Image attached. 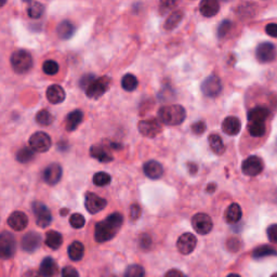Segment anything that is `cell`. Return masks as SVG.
<instances>
[{
  "label": "cell",
  "mask_w": 277,
  "mask_h": 277,
  "mask_svg": "<svg viewBox=\"0 0 277 277\" xmlns=\"http://www.w3.org/2000/svg\"><path fill=\"white\" fill-rule=\"evenodd\" d=\"M94 79H95L94 75H92V74H87V75H85V76L80 79L79 85H80V87H81L82 89H85V90H86V89L88 88V86H89L90 84H91V82H92Z\"/></svg>",
  "instance_id": "7dc6e473"
},
{
  "label": "cell",
  "mask_w": 277,
  "mask_h": 277,
  "mask_svg": "<svg viewBox=\"0 0 277 277\" xmlns=\"http://www.w3.org/2000/svg\"><path fill=\"white\" fill-rule=\"evenodd\" d=\"M8 224L9 227L14 231H23L26 229L28 224V218L27 215L22 211H14L10 214L8 218Z\"/></svg>",
  "instance_id": "e0dca14e"
},
{
  "label": "cell",
  "mask_w": 277,
  "mask_h": 277,
  "mask_svg": "<svg viewBox=\"0 0 277 277\" xmlns=\"http://www.w3.org/2000/svg\"><path fill=\"white\" fill-rule=\"evenodd\" d=\"M265 33L273 37V38H277V24L276 23H269L265 26Z\"/></svg>",
  "instance_id": "681fc988"
},
{
  "label": "cell",
  "mask_w": 277,
  "mask_h": 277,
  "mask_svg": "<svg viewBox=\"0 0 277 277\" xmlns=\"http://www.w3.org/2000/svg\"><path fill=\"white\" fill-rule=\"evenodd\" d=\"M141 213H142V209H141L140 205H138V204L131 205V207H130V219L132 221L138 220L141 216Z\"/></svg>",
  "instance_id": "bcb514c9"
},
{
  "label": "cell",
  "mask_w": 277,
  "mask_h": 277,
  "mask_svg": "<svg viewBox=\"0 0 277 277\" xmlns=\"http://www.w3.org/2000/svg\"><path fill=\"white\" fill-rule=\"evenodd\" d=\"M177 5V3L175 2H163L160 4V11L161 13H166V11H168V8L170 10V8L172 6H175Z\"/></svg>",
  "instance_id": "816d5d0a"
},
{
  "label": "cell",
  "mask_w": 277,
  "mask_h": 277,
  "mask_svg": "<svg viewBox=\"0 0 277 277\" xmlns=\"http://www.w3.org/2000/svg\"><path fill=\"white\" fill-rule=\"evenodd\" d=\"M256 58L260 63H271L276 59V47L272 42H261L256 49Z\"/></svg>",
  "instance_id": "8fae6325"
},
{
  "label": "cell",
  "mask_w": 277,
  "mask_h": 277,
  "mask_svg": "<svg viewBox=\"0 0 277 277\" xmlns=\"http://www.w3.org/2000/svg\"><path fill=\"white\" fill-rule=\"evenodd\" d=\"M11 65L14 72L25 74L33 67L32 54L26 50H18L11 56Z\"/></svg>",
  "instance_id": "3957f363"
},
{
  "label": "cell",
  "mask_w": 277,
  "mask_h": 277,
  "mask_svg": "<svg viewBox=\"0 0 277 277\" xmlns=\"http://www.w3.org/2000/svg\"><path fill=\"white\" fill-rule=\"evenodd\" d=\"M265 130V124L263 123H249L248 125V131L250 133V136L253 138L263 137Z\"/></svg>",
  "instance_id": "d590c367"
},
{
  "label": "cell",
  "mask_w": 277,
  "mask_h": 277,
  "mask_svg": "<svg viewBox=\"0 0 277 277\" xmlns=\"http://www.w3.org/2000/svg\"><path fill=\"white\" fill-rule=\"evenodd\" d=\"M124 223V216L122 213L114 212L109 214L105 220L95 224L94 239L98 243H105L113 239L118 231L121 230Z\"/></svg>",
  "instance_id": "6da1fadb"
},
{
  "label": "cell",
  "mask_w": 277,
  "mask_h": 277,
  "mask_svg": "<svg viewBox=\"0 0 277 277\" xmlns=\"http://www.w3.org/2000/svg\"><path fill=\"white\" fill-rule=\"evenodd\" d=\"M206 128H207L206 123L203 122V121H199V122H197L195 124H193L192 127H191L193 133L197 134V136H200V134H203L206 131Z\"/></svg>",
  "instance_id": "7bdbcfd3"
},
{
  "label": "cell",
  "mask_w": 277,
  "mask_h": 277,
  "mask_svg": "<svg viewBox=\"0 0 277 277\" xmlns=\"http://www.w3.org/2000/svg\"><path fill=\"white\" fill-rule=\"evenodd\" d=\"M110 84L112 79L108 76L95 78L85 90L86 94L90 99H100L102 95H104V93H106L108 91Z\"/></svg>",
  "instance_id": "277c9868"
},
{
  "label": "cell",
  "mask_w": 277,
  "mask_h": 277,
  "mask_svg": "<svg viewBox=\"0 0 277 277\" xmlns=\"http://www.w3.org/2000/svg\"><path fill=\"white\" fill-rule=\"evenodd\" d=\"M35 157V152L31 147H23L17 153L16 158L21 163H27L32 161Z\"/></svg>",
  "instance_id": "e575fe53"
},
{
  "label": "cell",
  "mask_w": 277,
  "mask_h": 277,
  "mask_svg": "<svg viewBox=\"0 0 277 277\" xmlns=\"http://www.w3.org/2000/svg\"><path fill=\"white\" fill-rule=\"evenodd\" d=\"M67 252L72 261H80L85 254V247L80 242H74L70 245Z\"/></svg>",
  "instance_id": "f546056e"
},
{
  "label": "cell",
  "mask_w": 277,
  "mask_h": 277,
  "mask_svg": "<svg viewBox=\"0 0 277 277\" xmlns=\"http://www.w3.org/2000/svg\"><path fill=\"white\" fill-rule=\"evenodd\" d=\"M42 242V238L40 234L36 233V232H28L22 238V248L26 252H34L39 248Z\"/></svg>",
  "instance_id": "2e32d148"
},
{
  "label": "cell",
  "mask_w": 277,
  "mask_h": 277,
  "mask_svg": "<svg viewBox=\"0 0 277 277\" xmlns=\"http://www.w3.org/2000/svg\"><path fill=\"white\" fill-rule=\"evenodd\" d=\"M107 201L103 197H100L94 193H87L85 196V207L87 211L91 214H95L102 211L106 207Z\"/></svg>",
  "instance_id": "4fadbf2b"
},
{
  "label": "cell",
  "mask_w": 277,
  "mask_h": 277,
  "mask_svg": "<svg viewBox=\"0 0 277 277\" xmlns=\"http://www.w3.org/2000/svg\"><path fill=\"white\" fill-rule=\"evenodd\" d=\"M70 223L74 229H82L86 224V219L80 213H73L70 218Z\"/></svg>",
  "instance_id": "60d3db41"
},
{
  "label": "cell",
  "mask_w": 277,
  "mask_h": 277,
  "mask_svg": "<svg viewBox=\"0 0 277 277\" xmlns=\"http://www.w3.org/2000/svg\"><path fill=\"white\" fill-rule=\"evenodd\" d=\"M193 229L196 231L199 235H207L211 232L213 228V223L210 216L207 213H196L192 218Z\"/></svg>",
  "instance_id": "9c48e42d"
},
{
  "label": "cell",
  "mask_w": 277,
  "mask_h": 277,
  "mask_svg": "<svg viewBox=\"0 0 277 277\" xmlns=\"http://www.w3.org/2000/svg\"><path fill=\"white\" fill-rule=\"evenodd\" d=\"M272 256H277V251L271 246L263 245L260 246L258 248H256L252 252V258L253 259H263L266 257H272Z\"/></svg>",
  "instance_id": "1f68e13d"
},
{
  "label": "cell",
  "mask_w": 277,
  "mask_h": 277,
  "mask_svg": "<svg viewBox=\"0 0 277 277\" xmlns=\"http://www.w3.org/2000/svg\"><path fill=\"white\" fill-rule=\"evenodd\" d=\"M215 189H216V184L210 183V184H208V186H207V192L208 193H214Z\"/></svg>",
  "instance_id": "11a10c76"
},
{
  "label": "cell",
  "mask_w": 277,
  "mask_h": 277,
  "mask_svg": "<svg viewBox=\"0 0 277 277\" xmlns=\"http://www.w3.org/2000/svg\"><path fill=\"white\" fill-rule=\"evenodd\" d=\"M52 145L51 138L49 134L42 131L35 132L29 139V146L34 152L37 153H46L48 152Z\"/></svg>",
  "instance_id": "52a82bcc"
},
{
  "label": "cell",
  "mask_w": 277,
  "mask_h": 277,
  "mask_svg": "<svg viewBox=\"0 0 277 277\" xmlns=\"http://www.w3.org/2000/svg\"><path fill=\"white\" fill-rule=\"evenodd\" d=\"M124 277H145V271L141 265L132 264L127 267Z\"/></svg>",
  "instance_id": "74e56055"
},
{
  "label": "cell",
  "mask_w": 277,
  "mask_h": 277,
  "mask_svg": "<svg viewBox=\"0 0 277 277\" xmlns=\"http://www.w3.org/2000/svg\"><path fill=\"white\" fill-rule=\"evenodd\" d=\"M242 129V122L235 116H229L222 123V130L228 136H237Z\"/></svg>",
  "instance_id": "ac0fdd59"
},
{
  "label": "cell",
  "mask_w": 277,
  "mask_h": 277,
  "mask_svg": "<svg viewBox=\"0 0 277 277\" xmlns=\"http://www.w3.org/2000/svg\"><path fill=\"white\" fill-rule=\"evenodd\" d=\"M228 277H241V275H238V274H235V273H232V274L228 275Z\"/></svg>",
  "instance_id": "6f0895ef"
},
{
  "label": "cell",
  "mask_w": 277,
  "mask_h": 277,
  "mask_svg": "<svg viewBox=\"0 0 277 277\" xmlns=\"http://www.w3.org/2000/svg\"><path fill=\"white\" fill-rule=\"evenodd\" d=\"M63 170L59 163H51L43 170L42 179L48 185H57L62 179Z\"/></svg>",
  "instance_id": "9a60e30c"
},
{
  "label": "cell",
  "mask_w": 277,
  "mask_h": 277,
  "mask_svg": "<svg viewBox=\"0 0 277 277\" xmlns=\"http://www.w3.org/2000/svg\"><path fill=\"white\" fill-rule=\"evenodd\" d=\"M232 28V22L229 20L222 21L218 27V37L219 38H224Z\"/></svg>",
  "instance_id": "b9f144b4"
},
{
  "label": "cell",
  "mask_w": 277,
  "mask_h": 277,
  "mask_svg": "<svg viewBox=\"0 0 277 277\" xmlns=\"http://www.w3.org/2000/svg\"><path fill=\"white\" fill-rule=\"evenodd\" d=\"M209 146H210L211 151L216 155H222L226 152V145L223 143L222 138L216 133H212L208 138Z\"/></svg>",
  "instance_id": "83f0119b"
},
{
  "label": "cell",
  "mask_w": 277,
  "mask_h": 277,
  "mask_svg": "<svg viewBox=\"0 0 277 277\" xmlns=\"http://www.w3.org/2000/svg\"><path fill=\"white\" fill-rule=\"evenodd\" d=\"M143 171L147 178L152 180H158L163 175V167L157 160H148L143 164Z\"/></svg>",
  "instance_id": "d6986e66"
},
{
  "label": "cell",
  "mask_w": 277,
  "mask_h": 277,
  "mask_svg": "<svg viewBox=\"0 0 277 277\" xmlns=\"http://www.w3.org/2000/svg\"><path fill=\"white\" fill-rule=\"evenodd\" d=\"M63 244V236L57 231H49L46 235V245L49 248L57 250Z\"/></svg>",
  "instance_id": "f1b7e54d"
},
{
  "label": "cell",
  "mask_w": 277,
  "mask_h": 277,
  "mask_svg": "<svg viewBox=\"0 0 277 277\" xmlns=\"http://www.w3.org/2000/svg\"><path fill=\"white\" fill-rule=\"evenodd\" d=\"M271 115V112L265 106H256L251 108L248 112V115H247V118H248L249 123H263L265 124L266 119Z\"/></svg>",
  "instance_id": "ffe728a7"
},
{
  "label": "cell",
  "mask_w": 277,
  "mask_h": 277,
  "mask_svg": "<svg viewBox=\"0 0 277 277\" xmlns=\"http://www.w3.org/2000/svg\"><path fill=\"white\" fill-rule=\"evenodd\" d=\"M151 244H152V239H151V237H149L148 235L143 234V235H142V236L140 237V246H141L143 249L148 248V247L151 246Z\"/></svg>",
  "instance_id": "f907efd6"
},
{
  "label": "cell",
  "mask_w": 277,
  "mask_h": 277,
  "mask_svg": "<svg viewBox=\"0 0 277 277\" xmlns=\"http://www.w3.org/2000/svg\"><path fill=\"white\" fill-rule=\"evenodd\" d=\"M32 210L36 218L37 226L42 229L50 226V223L52 222V214L46 205L39 203V201H35L32 204Z\"/></svg>",
  "instance_id": "ba28073f"
},
{
  "label": "cell",
  "mask_w": 277,
  "mask_h": 277,
  "mask_svg": "<svg viewBox=\"0 0 277 277\" xmlns=\"http://www.w3.org/2000/svg\"><path fill=\"white\" fill-rule=\"evenodd\" d=\"M139 85L138 78L132 74H126L122 79V87L128 92L134 91Z\"/></svg>",
  "instance_id": "836d02e7"
},
{
  "label": "cell",
  "mask_w": 277,
  "mask_h": 277,
  "mask_svg": "<svg viewBox=\"0 0 277 277\" xmlns=\"http://www.w3.org/2000/svg\"><path fill=\"white\" fill-rule=\"evenodd\" d=\"M224 216H226V221L229 224H235L241 221L242 216H243V211L242 208L238 204L233 203L231 204L226 210V213H224Z\"/></svg>",
  "instance_id": "484cf974"
},
{
  "label": "cell",
  "mask_w": 277,
  "mask_h": 277,
  "mask_svg": "<svg viewBox=\"0 0 277 277\" xmlns=\"http://www.w3.org/2000/svg\"><path fill=\"white\" fill-rule=\"evenodd\" d=\"M44 12V6L38 2H29L27 14L32 19H40Z\"/></svg>",
  "instance_id": "d6a6232c"
},
{
  "label": "cell",
  "mask_w": 277,
  "mask_h": 277,
  "mask_svg": "<svg viewBox=\"0 0 277 277\" xmlns=\"http://www.w3.org/2000/svg\"><path fill=\"white\" fill-rule=\"evenodd\" d=\"M60 213H61L62 215H65V214H67V213H69V209H63V210H61V211H60Z\"/></svg>",
  "instance_id": "9f6ffc18"
},
{
  "label": "cell",
  "mask_w": 277,
  "mask_h": 277,
  "mask_svg": "<svg viewBox=\"0 0 277 277\" xmlns=\"http://www.w3.org/2000/svg\"><path fill=\"white\" fill-rule=\"evenodd\" d=\"M271 277H277V273H274V274H273V275H272Z\"/></svg>",
  "instance_id": "91938a15"
},
{
  "label": "cell",
  "mask_w": 277,
  "mask_h": 277,
  "mask_svg": "<svg viewBox=\"0 0 277 277\" xmlns=\"http://www.w3.org/2000/svg\"><path fill=\"white\" fill-rule=\"evenodd\" d=\"M17 251V241L9 232H3L0 234V259H10Z\"/></svg>",
  "instance_id": "5b68a950"
},
{
  "label": "cell",
  "mask_w": 277,
  "mask_h": 277,
  "mask_svg": "<svg viewBox=\"0 0 277 277\" xmlns=\"http://www.w3.org/2000/svg\"><path fill=\"white\" fill-rule=\"evenodd\" d=\"M266 234L269 242L273 244H277V224H272V226H269L267 228Z\"/></svg>",
  "instance_id": "ee69618b"
},
{
  "label": "cell",
  "mask_w": 277,
  "mask_h": 277,
  "mask_svg": "<svg viewBox=\"0 0 277 277\" xmlns=\"http://www.w3.org/2000/svg\"><path fill=\"white\" fill-rule=\"evenodd\" d=\"M90 155L92 158L99 160L100 162H110L113 161V156H112L105 146L102 145H93L90 148Z\"/></svg>",
  "instance_id": "cb8c5ba5"
},
{
  "label": "cell",
  "mask_w": 277,
  "mask_h": 277,
  "mask_svg": "<svg viewBox=\"0 0 277 277\" xmlns=\"http://www.w3.org/2000/svg\"><path fill=\"white\" fill-rule=\"evenodd\" d=\"M264 169V163L260 157L251 155L243 161L242 170L244 175L249 177H256L260 175Z\"/></svg>",
  "instance_id": "30bf717a"
},
{
  "label": "cell",
  "mask_w": 277,
  "mask_h": 277,
  "mask_svg": "<svg viewBox=\"0 0 277 277\" xmlns=\"http://www.w3.org/2000/svg\"><path fill=\"white\" fill-rule=\"evenodd\" d=\"M53 116H52L48 109H42L36 115V122L40 126H50L53 123Z\"/></svg>",
  "instance_id": "8d00e7d4"
},
{
  "label": "cell",
  "mask_w": 277,
  "mask_h": 277,
  "mask_svg": "<svg viewBox=\"0 0 277 277\" xmlns=\"http://www.w3.org/2000/svg\"><path fill=\"white\" fill-rule=\"evenodd\" d=\"M75 31H76V27L74 26V24L70 21H63L59 24L57 28V33L59 37L63 40H67L73 37L75 34Z\"/></svg>",
  "instance_id": "4316f807"
},
{
  "label": "cell",
  "mask_w": 277,
  "mask_h": 277,
  "mask_svg": "<svg viewBox=\"0 0 277 277\" xmlns=\"http://www.w3.org/2000/svg\"><path fill=\"white\" fill-rule=\"evenodd\" d=\"M197 238L192 233H184L178 238L177 248L182 254H190L196 248Z\"/></svg>",
  "instance_id": "5bb4252c"
},
{
  "label": "cell",
  "mask_w": 277,
  "mask_h": 277,
  "mask_svg": "<svg viewBox=\"0 0 277 277\" xmlns=\"http://www.w3.org/2000/svg\"><path fill=\"white\" fill-rule=\"evenodd\" d=\"M159 121L167 126L181 125L186 118V110L182 105L174 104V105H166L158 110Z\"/></svg>",
  "instance_id": "7a4b0ae2"
},
{
  "label": "cell",
  "mask_w": 277,
  "mask_h": 277,
  "mask_svg": "<svg viewBox=\"0 0 277 277\" xmlns=\"http://www.w3.org/2000/svg\"><path fill=\"white\" fill-rule=\"evenodd\" d=\"M64 89L59 85H52L47 89V99L52 104H60L65 100Z\"/></svg>",
  "instance_id": "7402d4cb"
},
{
  "label": "cell",
  "mask_w": 277,
  "mask_h": 277,
  "mask_svg": "<svg viewBox=\"0 0 277 277\" xmlns=\"http://www.w3.org/2000/svg\"><path fill=\"white\" fill-rule=\"evenodd\" d=\"M220 5L215 0H203L199 5V11L205 18H212L218 14Z\"/></svg>",
  "instance_id": "44dd1931"
},
{
  "label": "cell",
  "mask_w": 277,
  "mask_h": 277,
  "mask_svg": "<svg viewBox=\"0 0 277 277\" xmlns=\"http://www.w3.org/2000/svg\"><path fill=\"white\" fill-rule=\"evenodd\" d=\"M164 277H185L181 271L179 269H169V271L164 275Z\"/></svg>",
  "instance_id": "f5cc1de1"
},
{
  "label": "cell",
  "mask_w": 277,
  "mask_h": 277,
  "mask_svg": "<svg viewBox=\"0 0 277 277\" xmlns=\"http://www.w3.org/2000/svg\"><path fill=\"white\" fill-rule=\"evenodd\" d=\"M201 92L207 98H216L222 92V82L221 79L215 76V75H210L208 76L203 82H201Z\"/></svg>",
  "instance_id": "8992f818"
},
{
  "label": "cell",
  "mask_w": 277,
  "mask_h": 277,
  "mask_svg": "<svg viewBox=\"0 0 277 277\" xmlns=\"http://www.w3.org/2000/svg\"><path fill=\"white\" fill-rule=\"evenodd\" d=\"M59 70H60L59 64L56 61H52V60H48V61L44 62L42 65L43 73L50 75V76H53V75L58 74Z\"/></svg>",
  "instance_id": "ab89813d"
},
{
  "label": "cell",
  "mask_w": 277,
  "mask_h": 277,
  "mask_svg": "<svg viewBox=\"0 0 277 277\" xmlns=\"http://www.w3.org/2000/svg\"><path fill=\"white\" fill-rule=\"evenodd\" d=\"M184 14L182 11L178 10V11L172 12L167 18L166 22H164V29H167V31H172V29H175L180 23H181Z\"/></svg>",
  "instance_id": "4dcf8cb0"
},
{
  "label": "cell",
  "mask_w": 277,
  "mask_h": 277,
  "mask_svg": "<svg viewBox=\"0 0 277 277\" xmlns=\"http://www.w3.org/2000/svg\"><path fill=\"white\" fill-rule=\"evenodd\" d=\"M82 119H84V114L79 109L73 110L66 117L65 121V128L67 131L73 132L78 128V126L82 123Z\"/></svg>",
  "instance_id": "603a6c76"
},
{
  "label": "cell",
  "mask_w": 277,
  "mask_h": 277,
  "mask_svg": "<svg viewBox=\"0 0 277 277\" xmlns=\"http://www.w3.org/2000/svg\"><path fill=\"white\" fill-rule=\"evenodd\" d=\"M6 4H7L6 0H0V8H2V7H4Z\"/></svg>",
  "instance_id": "680465c9"
},
{
  "label": "cell",
  "mask_w": 277,
  "mask_h": 277,
  "mask_svg": "<svg viewBox=\"0 0 277 277\" xmlns=\"http://www.w3.org/2000/svg\"><path fill=\"white\" fill-rule=\"evenodd\" d=\"M57 272H58L57 262L50 257L44 258L39 267V274L42 277H53L56 276Z\"/></svg>",
  "instance_id": "d4e9b609"
},
{
  "label": "cell",
  "mask_w": 277,
  "mask_h": 277,
  "mask_svg": "<svg viewBox=\"0 0 277 277\" xmlns=\"http://www.w3.org/2000/svg\"><path fill=\"white\" fill-rule=\"evenodd\" d=\"M228 249L230 251H233V252H236L238 251L239 249H241V246H242V243L241 241H239L238 238H230L228 241Z\"/></svg>",
  "instance_id": "f6af8a7d"
},
{
  "label": "cell",
  "mask_w": 277,
  "mask_h": 277,
  "mask_svg": "<svg viewBox=\"0 0 277 277\" xmlns=\"http://www.w3.org/2000/svg\"><path fill=\"white\" fill-rule=\"evenodd\" d=\"M139 132L143 137L155 138L161 132V125L157 119H148V121H141L138 124Z\"/></svg>",
  "instance_id": "7c38bea8"
},
{
  "label": "cell",
  "mask_w": 277,
  "mask_h": 277,
  "mask_svg": "<svg viewBox=\"0 0 277 277\" xmlns=\"http://www.w3.org/2000/svg\"><path fill=\"white\" fill-rule=\"evenodd\" d=\"M62 277H79V273L73 266H66L62 269Z\"/></svg>",
  "instance_id": "c3c4849f"
},
{
  "label": "cell",
  "mask_w": 277,
  "mask_h": 277,
  "mask_svg": "<svg viewBox=\"0 0 277 277\" xmlns=\"http://www.w3.org/2000/svg\"><path fill=\"white\" fill-rule=\"evenodd\" d=\"M186 164H188V168H189V171H190L191 175L194 176V175L197 174V171H198L197 163H195V162H188Z\"/></svg>",
  "instance_id": "db71d44e"
},
{
  "label": "cell",
  "mask_w": 277,
  "mask_h": 277,
  "mask_svg": "<svg viewBox=\"0 0 277 277\" xmlns=\"http://www.w3.org/2000/svg\"><path fill=\"white\" fill-rule=\"evenodd\" d=\"M112 181V177L106 174V172H98V174H95L93 176V183L96 186H106L110 183Z\"/></svg>",
  "instance_id": "f35d334b"
}]
</instances>
